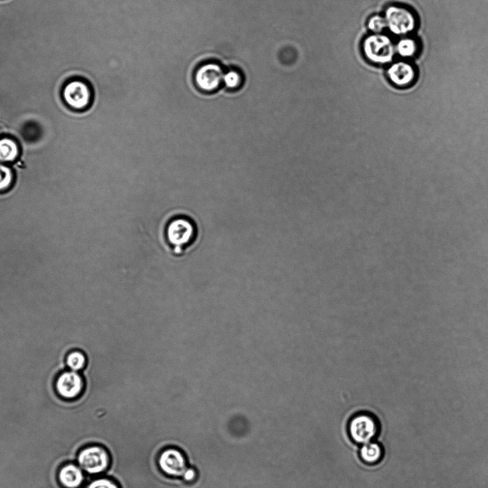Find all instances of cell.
<instances>
[{"label": "cell", "mask_w": 488, "mask_h": 488, "mask_svg": "<svg viewBox=\"0 0 488 488\" xmlns=\"http://www.w3.org/2000/svg\"><path fill=\"white\" fill-rule=\"evenodd\" d=\"M362 48L365 57L371 62L380 65L390 64L396 52L392 40L382 34L368 36L364 41Z\"/></svg>", "instance_id": "obj_1"}, {"label": "cell", "mask_w": 488, "mask_h": 488, "mask_svg": "<svg viewBox=\"0 0 488 488\" xmlns=\"http://www.w3.org/2000/svg\"><path fill=\"white\" fill-rule=\"evenodd\" d=\"M349 433L353 441L364 445L372 442L378 436L380 424L374 415L360 413L351 419Z\"/></svg>", "instance_id": "obj_2"}, {"label": "cell", "mask_w": 488, "mask_h": 488, "mask_svg": "<svg viewBox=\"0 0 488 488\" xmlns=\"http://www.w3.org/2000/svg\"><path fill=\"white\" fill-rule=\"evenodd\" d=\"M385 18L389 31L396 36L411 34L417 27V18L413 12L405 7H389Z\"/></svg>", "instance_id": "obj_3"}, {"label": "cell", "mask_w": 488, "mask_h": 488, "mask_svg": "<svg viewBox=\"0 0 488 488\" xmlns=\"http://www.w3.org/2000/svg\"><path fill=\"white\" fill-rule=\"evenodd\" d=\"M196 227L187 217H177L171 220L166 229V237L171 245L177 248L189 245L195 238Z\"/></svg>", "instance_id": "obj_4"}, {"label": "cell", "mask_w": 488, "mask_h": 488, "mask_svg": "<svg viewBox=\"0 0 488 488\" xmlns=\"http://www.w3.org/2000/svg\"><path fill=\"white\" fill-rule=\"evenodd\" d=\"M80 466L90 474L105 472L110 466V457L103 447H92L82 450L79 455Z\"/></svg>", "instance_id": "obj_5"}, {"label": "cell", "mask_w": 488, "mask_h": 488, "mask_svg": "<svg viewBox=\"0 0 488 488\" xmlns=\"http://www.w3.org/2000/svg\"><path fill=\"white\" fill-rule=\"evenodd\" d=\"M158 464L162 471L172 478H182L189 468L185 455L176 448L164 450L159 457Z\"/></svg>", "instance_id": "obj_6"}, {"label": "cell", "mask_w": 488, "mask_h": 488, "mask_svg": "<svg viewBox=\"0 0 488 488\" xmlns=\"http://www.w3.org/2000/svg\"><path fill=\"white\" fill-rule=\"evenodd\" d=\"M387 76L395 86L408 87L415 82L417 73L411 64L400 61L391 65L387 70Z\"/></svg>", "instance_id": "obj_7"}, {"label": "cell", "mask_w": 488, "mask_h": 488, "mask_svg": "<svg viewBox=\"0 0 488 488\" xmlns=\"http://www.w3.org/2000/svg\"><path fill=\"white\" fill-rule=\"evenodd\" d=\"M224 76V72L220 66L208 64L197 71L196 81L202 90L210 92L220 87Z\"/></svg>", "instance_id": "obj_8"}, {"label": "cell", "mask_w": 488, "mask_h": 488, "mask_svg": "<svg viewBox=\"0 0 488 488\" xmlns=\"http://www.w3.org/2000/svg\"><path fill=\"white\" fill-rule=\"evenodd\" d=\"M64 98L71 107L76 109H82L89 103V89L85 83L80 81H74L66 87Z\"/></svg>", "instance_id": "obj_9"}, {"label": "cell", "mask_w": 488, "mask_h": 488, "mask_svg": "<svg viewBox=\"0 0 488 488\" xmlns=\"http://www.w3.org/2000/svg\"><path fill=\"white\" fill-rule=\"evenodd\" d=\"M82 388V380L77 373H66L61 375L57 382V389L61 396L66 399L77 396Z\"/></svg>", "instance_id": "obj_10"}, {"label": "cell", "mask_w": 488, "mask_h": 488, "mask_svg": "<svg viewBox=\"0 0 488 488\" xmlns=\"http://www.w3.org/2000/svg\"><path fill=\"white\" fill-rule=\"evenodd\" d=\"M361 460L367 464L375 465L380 463L384 456V450L378 443L371 442L362 445L360 450Z\"/></svg>", "instance_id": "obj_11"}, {"label": "cell", "mask_w": 488, "mask_h": 488, "mask_svg": "<svg viewBox=\"0 0 488 488\" xmlns=\"http://www.w3.org/2000/svg\"><path fill=\"white\" fill-rule=\"evenodd\" d=\"M84 479L82 471L73 465L64 467L59 473V480L66 487L76 488Z\"/></svg>", "instance_id": "obj_12"}, {"label": "cell", "mask_w": 488, "mask_h": 488, "mask_svg": "<svg viewBox=\"0 0 488 488\" xmlns=\"http://www.w3.org/2000/svg\"><path fill=\"white\" fill-rule=\"evenodd\" d=\"M18 147L17 143L9 138L0 140V162H12L18 156Z\"/></svg>", "instance_id": "obj_13"}, {"label": "cell", "mask_w": 488, "mask_h": 488, "mask_svg": "<svg viewBox=\"0 0 488 488\" xmlns=\"http://www.w3.org/2000/svg\"><path fill=\"white\" fill-rule=\"evenodd\" d=\"M395 49L401 57L410 58L415 56L419 52V44L412 38H404L398 43Z\"/></svg>", "instance_id": "obj_14"}, {"label": "cell", "mask_w": 488, "mask_h": 488, "mask_svg": "<svg viewBox=\"0 0 488 488\" xmlns=\"http://www.w3.org/2000/svg\"><path fill=\"white\" fill-rule=\"evenodd\" d=\"M67 362L71 370L78 371L84 368L85 357L82 353L76 352L69 355Z\"/></svg>", "instance_id": "obj_15"}, {"label": "cell", "mask_w": 488, "mask_h": 488, "mask_svg": "<svg viewBox=\"0 0 488 488\" xmlns=\"http://www.w3.org/2000/svg\"><path fill=\"white\" fill-rule=\"evenodd\" d=\"M368 27L375 34H380L387 27L385 17L374 15L368 21Z\"/></svg>", "instance_id": "obj_16"}, {"label": "cell", "mask_w": 488, "mask_h": 488, "mask_svg": "<svg viewBox=\"0 0 488 488\" xmlns=\"http://www.w3.org/2000/svg\"><path fill=\"white\" fill-rule=\"evenodd\" d=\"M13 173L11 170L0 164V191L7 189L11 185Z\"/></svg>", "instance_id": "obj_17"}, {"label": "cell", "mask_w": 488, "mask_h": 488, "mask_svg": "<svg viewBox=\"0 0 488 488\" xmlns=\"http://www.w3.org/2000/svg\"><path fill=\"white\" fill-rule=\"evenodd\" d=\"M224 81L228 87L235 88L239 85L241 82V77L238 73L231 71L224 75Z\"/></svg>", "instance_id": "obj_18"}, {"label": "cell", "mask_w": 488, "mask_h": 488, "mask_svg": "<svg viewBox=\"0 0 488 488\" xmlns=\"http://www.w3.org/2000/svg\"><path fill=\"white\" fill-rule=\"evenodd\" d=\"M88 488H120L113 480L103 478L97 480L91 483Z\"/></svg>", "instance_id": "obj_19"}, {"label": "cell", "mask_w": 488, "mask_h": 488, "mask_svg": "<svg viewBox=\"0 0 488 488\" xmlns=\"http://www.w3.org/2000/svg\"><path fill=\"white\" fill-rule=\"evenodd\" d=\"M196 471L193 468H189L182 478L187 482H192L196 479Z\"/></svg>", "instance_id": "obj_20"}, {"label": "cell", "mask_w": 488, "mask_h": 488, "mask_svg": "<svg viewBox=\"0 0 488 488\" xmlns=\"http://www.w3.org/2000/svg\"><path fill=\"white\" fill-rule=\"evenodd\" d=\"M6 133H7L6 127L3 124L0 123V136H2Z\"/></svg>", "instance_id": "obj_21"}]
</instances>
